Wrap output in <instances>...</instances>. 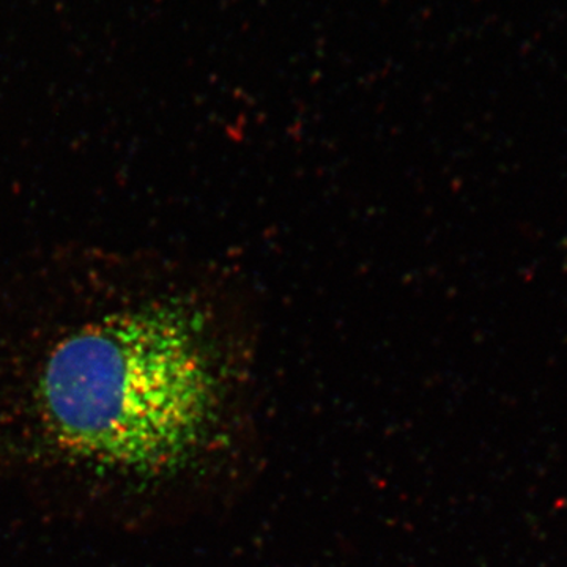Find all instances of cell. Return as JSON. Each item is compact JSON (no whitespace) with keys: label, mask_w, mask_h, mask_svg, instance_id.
I'll use <instances>...</instances> for the list:
<instances>
[{"label":"cell","mask_w":567,"mask_h":567,"mask_svg":"<svg viewBox=\"0 0 567 567\" xmlns=\"http://www.w3.org/2000/svg\"><path fill=\"white\" fill-rule=\"evenodd\" d=\"M207 316L182 306L107 317L55 347L40 383L55 442L136 473L175 466L203 439L218 398Z\"/></svg>","instance_id":"obj_1"}]
</instances>
